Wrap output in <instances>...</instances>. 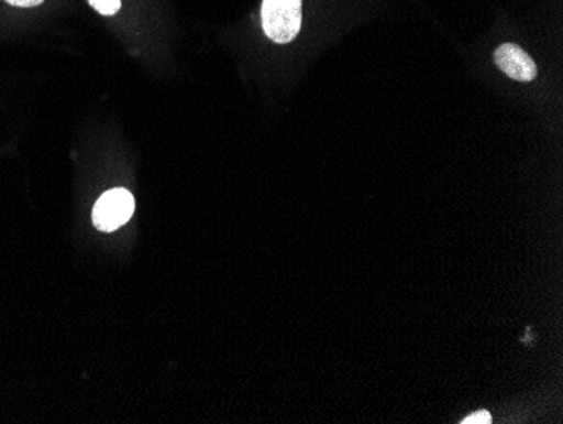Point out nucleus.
Here are the masks:
<instances>
[{
  "instance_id": "f257e3e1",
  "label": "nucleus",
  "mask_w": 563,
  "mask_h": 424,
  "mask_svg": "<svg viewBox=\"0 0 563 424\" xmlns=\"http://www.w3.org/2000/svg\"><path fill=\"white\" fill-rule=\"evenodd\" d=\"M262 26L274 43H290L302 26V0H264Z\"/></svg>"
},
{
  "instance_id": "f03ea898",
  "label": "nucleus",
  "mask_w": 563,
  "mask_h": 424,
  "mask_svg": "<svg viewBox=\"0 0 563 424\" xmlns=\"http://www.w3.org/2000/svg\"><path fill=\"white\" fill-rule=\"evenodd\" d=\"M135 210V199L131 192L113 188L98 198L93 208V224L101 232H113L131 220Z\"/></svg>"
},
{
  "instance_id": "7ed1b4c3",
  "label": "nucleus",
  "mask_w": 563,
  "mask_h": 424,
  "mask_svg": "<svg viewBox=\"0 0 563 424\" xmlns=\"http://www.w3.org/2000/svg\"><path fill=\"white\" fill-rule=\"evenodd\" d=\"M495 62L509 78L517 81L534 80L537 77V65L517 44H503L496 50Z\"/></svg>"
},
{
  "instance_id": "20e7f679",
  "label": "nucleus",
  "mask_w": 563,
  "mask_h": 424,
  "mask_svg": "<svg viewBox=\"0 0 563 424\" xmlns=\"http://www.w3.org/2000/svg\"><path fill=\"white\" fill-rule=\"evenodd\" d=\"M88 4L101 15H115L122 6V0H88Z\"/></svg>"
},
{
  "instance_id": "39448f33",
  "label": "nucleus",
  "mask_w": 563,
  "mask_h": 424,
  "mask_svg": "<svg viewBox=\"0 0 563 424\" xmlns=\"http://www.w3.org/2000/svg\"><path fill=\"white\" fill-rule=\"evenodd\" d=\"M463 424H492L493 417L492 414L486 410L477 411V413L471 414V416L464 417L461 421Z\"/></svg>"
},
{
  "instance_id": "423d86ee",
  "label": "nucleus",
  "mask_w": 563,
  "mask_h": 424,
  "mask_svg": "<svg viewBox=\"0 0 563 424\" xmlns=\"http://www.w3.org/2000/svg\"><path fill=\"white\" fill-rule=\"evenodd\" d=\"M5 2L15 8H36V6L43 4L44 0H5Z\"/></svg>"
}]
</instances>
